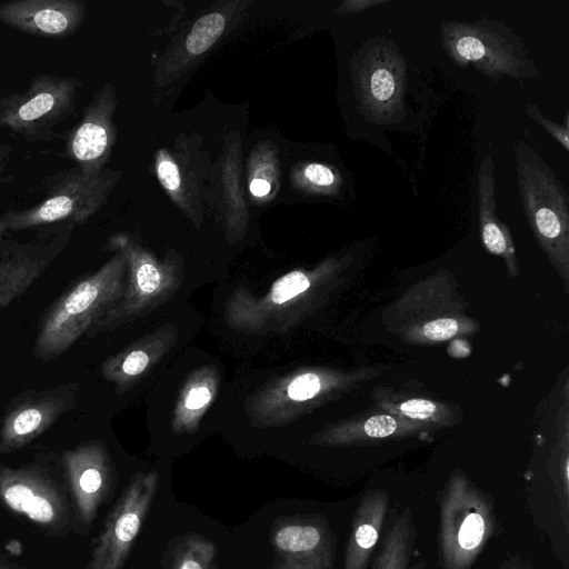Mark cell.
Here are the masks:
<instances>
[{
    "mask_svg": "<svg viewBox=\"0 0 569 569\" xmlns=\"http://www.w3.org/2000/svg\"><path fill=\"white\" fill-rule=\"evenodd\" d=\"M76 385L24 392L8 406L0 428V453L16 451L44 432L76 402Z\"/></svg>",
    "mask_w": 569,
    "mask_h": 569,
    "instance_id": "8",
    "label": "cell"
},
{
    "mask_svg": "<svg viewBox=\"0 0 569 569\" xmlns=\"http://www.w3.org/2000/svg\"><path fill=\"white\" fill-rule=\"evenodd\" d=\"M499 569H522L518 561L508 560L502 563Z\"/></svg>",
    "mask_w": 569,
    "mask_h": 569,
    "instance_id": "35",
    "label": "cell"
},
{
    "mask_svg": "<svg viewBox=\"0 0 569 569\" xmlns=\"http://www.w3.org/2000/svg\"><path fill=\"white\" fill-rule=\"evenodd\" d=\"M321 388L320 379L313 373H305L296 379L288 387L289 398L296 401H303L315 397Z\"/></svg>",
    "mask_w": 569,
    "mask_h": 569,
    "instance_id": "24",
    "label": "cell"
},
{
    "mask_svg": "<svg viewBox=\"0 0 569 569\" xmlns=\"http://www.w3.org/2000/svg\"><path fill=\"white\" fill-rule=\"evenodd\" d=\"M158 177L168 190H177L180 186V173L177 164L169 158L160 159L158 163Z\"/></svg>",
    "mask_w": 569,
    "mask_h": 569,
    "instance_id": "27",
    "label": "cell"
},
{
    "mask_svg": "<svg viewBox=\"0 0 569 569\" xmlns=\"http://www.w3.org/2000/svg\"><path fill=\"white\" fill-rule=\"evenodd\" d=\"M77 0H14L0 4V21L33 37H68L84 17Z\"/></svg>",
    "mask_w": 569,
    "mask_h": 569,
    "instance_id": "10",
    "label": "cell"
},
{
    "mask_svg": "<svg viewBox=\"0 0 569 569\" xmlns=\"http://www.w3.org/2000/svg\"><path fill=\"white\" fill-rule=\"evenodd\" d=\"M417 539L410 508L397 516L383 537L370 569H408Z\"/></svg>",
    "mask_w": 569,
    "mask_h": 569,
    "instance_id": "15",
    "label": "cell"
},
{
    "mask_svg": "<svg viewBox=\"0 0 569 569\" xmlns=\"http://www.w3.org/2000/svg\"><path fill=\"white\" fill-rule=\"evenodd\" d=\"M211 393L207 387H196L188 393L184 405L188 409L194 410L209 402Z\"/></svg>",
    "mask_w": 569,
    "mask_h": 569,
    "instance_id": "31",
    "label": "cell"
},
{
    "mask_svg": "<svg viewBox=\"0 0 569 569\" xmlns=\"http://www.w3.org/2000/svg\"><path fill=\"white\" fill-rule=\"evenodd\" d=\"M270 541L274 569H333L336 536L322 515L278 520Z\"/></svg>",
    "mask_w": 569,
    "mask_h": 569,
    "instance_id": "7",
    "label": "cell"
},
{
    "mask_svg": "<svg viewBox=\"0 0 569 569\" xmlns=\"http://www.w3.org/2000/svg\"><path fill=\"white\" fill-rule=\"evenodd\" d=\"M459 330V323L452 318H440L425 325L422 335L430 341H442L453 337Z\"/></svg>",
    "mask_w": 569,
    "mask_h": 569,
    "instance_id": "25",
    "label": "cell"
},
{
    "mask_svg": "<svg viewBox=\"0 0 569 569\" xmlns=\"http://www.w3.org/2000/svg\"><path fill=\"white\" fill-rule=\"evenodd\" d=\"M305 176L310 182L321 187H328L335 182L332 171L319 163L309 164L305 169Z\"/></svg>",
    "mask_w": 569,
    "mask_h": 569,
    "instance_id": "29",
    "label": "cell"
},
{
    "mask_svg": "<svg viewBox=\"0 0 569 569\" xmlns=\"http://www.w3.org/2000/svg\"><path fill=\"white\" fill-rule=\"evenodd\" d=\"M107 280L101 270L79 282L49 309L34 341V357L53 360L87 331L106 301Z\"/></svg>",
    "mask_w": 569,
    "mask_h": 569,
    "instance_id": "5",
    "label": "cell"
},
{
    "mask_svg": "<svg viewBox=\"0 0 569 569\" xmlns=\"http://www.w3.org/2000/svg\"><path fill=\"white\" fill-rule=\"evenodd\" d=\"M527 113L535 119L540 126H542L548 133L553 136V138L563 146V148L569 150L568 142V127L562 128L553 121H550L541 116L537 107L533 104L527 106Z\"/></svg>",
    "mask_w": 569,
    "mask_h": 569,
    "instance_id": "26",
    "label": "cell"
},
{
    "mask_svg": "<svg viewBox=\"0 0 569 569\" xmlns=\"http://www.w3.org/2000/svg\"><path fill=\"white\" fill-rule=\"evenodd\" d=\"M154 475H138L109 512L88 569H122L156 497Z\"/></svg>",
    "mask_w": 569,
    "mask_h": 569,
    "instance_id": "6",
    "label": "cell"
},
{
    "mask_svg": "<svg viewBox=\"0 0 569 569\" xmlns=\"http://www.w3.org/2000/svg\"><path fill=\"white\" fill-rule=\"evenodd\" d=\"M380 3H383V1H369V0H365V1H348V2H345L341 6L340 11H343V12H359V11L365 10L368 7L377 6V4H380Z\"/></svg>",
    "mask_w": 569,
    "mask_h": 569,
    "instance_id": "32",
    "label": "cell"
},
{
    "mask_svg": "<svg viewBox=\"0 0 569 569\" xmlns=\"http://www.w3.org/2000/svg\"><path fill=\"white\" fill-rule=\"evenodd\" d=\"M309 288V280L300 271H292L280 278L272 287L271 298L276 303H283Z\"/></svg>",
    "mask_w": 569,
    "mask_h": 569,
    "instance_id": "21",
    "label": "cell"
},
{
    "mask_svg": "<svg viewBox=\"0 0 569 569\" xmlns=\"http://www.w3.org/2000/svg\"><path fill=\"white\" fill-rule=\"evenodd\" d=\"M108 143L106 127L90 112L70 134L67 149L70 157L80 163L82 172L94 173L92 166L104 154Z\"/></svg>",
    "mask_w": 569,
    "mask_h": 569,
    "instance_id": "17",
    "label": "cell"
},
{
    "mask_svg": "<svg viewBox=\"0 0 569 569\" xmlns=\"http://www.w3.org/2000/svg\"><path fill=\"white\" fill-rule=\"evenodd\" d=\"M495 500L463 472H452L439 496L441 569H471L497 529Z\"/></svg>",
    "mask_w": 569,
    "mask_h": 569,
    "instance_id": "1",
    "label": "cell"
},
{
    "mask_svg": "<svg viewBox=\"0 0 569 569\" xmlns=\"http://www.w3.org/2000/svg\"><path fill=\"white\" fill-rule=\"evenodd\" d=\"M448 28L452 30V36L447 41V47L456 60L476 63H489L499 60L507 72L513 70L510 67L513 60L507 58L505 51H499L493 40L487 37L485 39L478 30L466 26L453 24V27Z\"/></svg>",
    "mask_w": 569,
    "mask_h": 569,
    "instance_id": "16",
    "label": "cell"
},
{
    "mask_svg": "<svg viewBox=\"0 0 569 569\" xmlns=\"http://www.w3.org/2000/svg\"><path fill=\"white\" fill-rule=\"evenodd\" d=\"M74 78L40 74L22 93L0 98V129L28 141L51 140L52 128L74 109Z\"/></svg>",
    "mask_w": 569,
    "mask_h": 569,
    "instance_id": "3",
    "label": "cell"
},
{
    "mask_svg": "<svg viewBox=\"0 0 569 569\" xmlns=\"http://www.w3.org/2000/svg\"><path fill=\"white\" fill-rule=\"evenodd\" d=\"M408 427H400V422L390 415H377L367 419L360 427V438L382 439L407 430ZM410 429V428H409Z\"/></svg>",
    "mask_w": 569,
    "mask_h": 569,
    "instance_id": "22",
    "label": "cell"
},
{
    "mask_svg": "<svg viewBox=\"0 0 569 569\" xmlns=\"http://www.w3.org/2000/svg\"><path fill=\"white\" fill-rule=\"evenodd\" d=\"M388 508L386 490L373 489L363 495L351 520L342 569H369Z\"/></svg>",
    "mask_w": 569,
    "mask_h": 569,
    "instance_id": "13",
    "label": "cell"
},
{
    "mask_svg": "<svg viewBox=\"0 0 569 569\" xmlns=\"http://www.w3.org/2000/svg\"><path fill=\"white\" fill-rule=\"evenodd\" d=\"M101 183L94 173L63 171L53 177L49 191L39 203L24 210H9L0 216V240L12 231L42 224L80 223L100 203Z\"/></svg>",
    "mask_w": 569,
    "mask_h": 569,
    "instance_id": "4",
    "label": "cell"
},
{
    "mask_svg": "<svg viewBox=\"0 0 569 569\" xmlns=\"http://www.w3.org/2000/svg\"><path fill=\"white\" fill-rule=\"evenodd\" d=\"M137 282L144 292L154 291L160 283V274L156 267L150 263H143L137 271Z\"/></svg>",
    "mask_w": 569,
    "mask_h": 569,
    "instance_id": "28",
    "label": "cell"
},
{
    "mask_svg": "<svg viewBox=\"0 0 569 569\" xmlns=\"http://www.w3.org/2000/svg\"><path fill=\"white\" fill-rule=\"evenodd\" d=\"M365 89L367 93L378 103L389 101L398 91V80L396 74L385 66H376L368 74Z\"/></svg>",
    "mask_w": 569,
    "mask_h": 569,
    "instance_id": "20",
    "label": "cell"
},
{
    "mask_svg": "<svg viewBox=\"0 0 569 569\" xmlns=\"http://www.w3.org/2000/svg\"><path fill=\"white\" fill-rule=\"evenodd\" d=\"M395 411L411 419L430 420L436 419L440 415V407L430 400L409 399L398 403Z\"/></svg>",
    "mask_w": 569,
    "mask_h": 569,
    "instance_id": "23",
    "label": "cell"
},
{
    "mask_svg": "<svg viewBox=\"0 0 569 569\" xmlns=\"http://www.w3.org/2000/svg\"><path fill=\"white\" fill-rule=\"evenodd\" d=\"M217 555L213 541L191 533L178 543L171 569H211Z\"/></svg>",
    "mask_w": 569,
    "mask_h": 569,
    "instance_id": "18",
    "label": "cell"
},
{
    "mask_svg": "<svg viewBox=\"0 0 569 569\" xmlns=\"http://www.w3.org/2000/svg\"><path fill=\"white\" fill-rule=\"evenodd\" d=\"M493 169L492 156L488 150L478 172L481 238L488 251L510 261L513 260V246L507 227L497 218Z\"/></svg>",
    "mask_w": 569,
    "mask_h": 569,
    "instance_id": "14",
    "label": "cell"
},
{
    "mask_svg": "<svg viewBox=\"0 0 569 569\" xmlns=\"http://www.w3.org/2000/svg\"><path fill=\"white\" fill-rule=\"evenodd\" d=\"M517 177L526 217L545 250L567 266L569 208L560 181L526 143L515 147Z\"/></svg>",
    "mask_w": 569,
    "mask_h": 569,
    "instance_id": "2",
    "label": "cell"
},
{
    "mask_svg": "<svg viewBox=\"0 0 569 569\" xmlns=\"http://www.w3.org/2000/svg\"><path fill=\"white\" fill-rule=\"evenodd\" d=\"M10 153L11 148L9 146L0 143V171H2L4 166L7 164Z\"/></svg>",
    "mask_w": 569,
    "mask_h": 569,
    "instance_id": "34",
    "label": "cell"
},
{
    "mask_svg": "<svg viewBox=\"0 0 569 569\" xmlns=\"http://www.w3.org/2000/svg\"><path fill=\"white\" fill-rule=\"evenodd\" d=\"M224 29V18L220 13H209L200 18L189 32L186 47L192 54L208 50Z\"/></svg>",
    "mask_w": 569,
    "mask_h": 569,
    "instance_id": "19",
    "label": "cell"
},
{
    "mask_svg": "<svg viewBox=\"0 0 569 569\" xmlns=\"http://www.w3.org/2000/svg\"><path fill=\"white\" fill-rule=\"evenodd\" d=\"M63 465L81 522L91 525L109 491L103 453L84 445L63 452Z\"/></svg>",
    "mask_w": 569,
    "mask_h": 569,
    "instance_id": "12",
    "label": "cell"
},
{
    "mask_svg": "<svg viewBox=\"0 0 569 569\" xmlns=\"http://www.w3.org/2000/svg\"><path fill=\"white\" fill-rule=\"evenodd\" d=\"M410 569H426V566L422 562H420V563H416Z\"/></svg>",
    "mask_w": 569,
    "mask_h": 569,
    "instance_id": "36",
    "label": "cell"
},
{
    "mask_svg": "<svg viewBox=\"0 0 569 569\" xmlns=\"http://www.w3.org/2000/svg\"><path fill=\"white\" fill-rule=\"evenodd\" d=\"M0 498L12 511L46 528L61 530L68 523L62 493L38 469L1 466Z\"/></svg>",
    "mask_w": 569,
    "mask_h": 569,
    "instance_id": "9",
    "label": "cell"
},
{
    "mask_svg": "<svg viewBox=\"0 0 569 569\" xmlns=\"http://www.w3.org/2000/svg\"><path fill=\"white\" fill-rule=\"evenodd\" d=\"M0 569H7V568L0 565Z\"/></svg>",
    "mask_w": 569,
    "mask_h": 569,
    "instance_id": "37",
    "label": "cell"
},
{
    "mask_svg": "<svg viewBox=\"0 0 569 569\" xmlns=\"http://www.w3.org/2000/svg\"><path fill=\"white\" fill-rule=\"evenodd\" d=\"M211 569H217V568L214 566H212Z\"/></svg>",
    "mask_w": 569,
    "mask_h": 569,
    "instance_id": "38",
    "label": "cell"
},
{
    "mask_svg": "<svg viewBox=\"0 0 569 569\" xmlns=\"http://www.w3.org/2000/svg\"><path fill=\"white\" fill-rule=\"evenodd\" d=\"M60 233L51 241L18 243L3 241L0 253V309L23 295L63 249Z\"/></svg>",
    "mask_w": 569,
    "mask_h": 569,
    "instance_id": "11",
    "label": "cell"
},
{
    "mask_svg": "<svg viewBox=\"0 0 569 569\" xmlns=\"http://www.w3.org/2000/svg\"><path fill=\"white\" fill-rule=\"evenodd\" d=\"M148 362L149 358L146 352L134 350L126 357L121 365V370L128 376H136L146 369Z\"/></svg>",
    "mask_w": 569,
    "mask_h": 569,
    "instance_id": "30",
    "label": "cell"
},
{
    "mask_svg": "<svg viewBox=\"0 0 569 569\" xmlns=\"http://www.w3.org/2000/svg\"><path fill=\"white\" fill-rule=\"evenodd\" d=\"M250 191L253 196L263 197L270 191V183L264 179H254L250 183Z\"/></svg>",
    "mask_w": 569,
    "mask_h": 569,
    "instance_id": "33",
    "label": "cell"
}]
</instances>
